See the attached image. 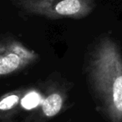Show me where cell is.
I'll return each instance as SVG.
<instances>
[{
    "label": "cell",
    "mask_w": 122,
    "mask_h": 122,
    "mask_svg": "<svg viewBox=\"0 0 122 122\" xmlns=\"http://www.w3.org/2000/svg\"><path fill=\"white\" fill-rule=\"evenodd\" d=\"M19 9L31 15L49 19H83L95 9V0H13Z\"/></svg>",
    "instance_id": "7a4b0ae2"
},
{
    "label": "cell",
    "mask_w": 122,
    "mask_h": 122,
    "mask_svg": "<svg viewBox=\"0 0 122 122\" xmlns=\"http://www.w3.org/2000/svg\"><path fill=\"white\" fill-rule=\"evenodd\" d=\"M85 71L97 111L108 122H122V52L111 36L94 43Z\"/></svg>",
    "instance_id": "6da1fadb"
},
{
    "label": "cell",
    "mask_w": 122,
    "mask_h": 122,
    "mask_svg": "<svg viewBox=\"0 0 122 122\" xmlns=\"http://www.w3.org/2000/svg\"><path fill=\"white\" fill-rule=\"evenodd\" d=\"M39 54L14 38L0 40V78L17 73L33 65Z\"/></svg>",
    "instance_id": "3957f363"
},
{
    "label": "cell",
    "mask_w": 122,
    "mask_h": 122,
    "mask_svg": "<svg viewBox=\"0 0 122 122\" xmlns=\"http://www.w3.org/2000/svg\"><path fill=\"white\" fill-rule=\"evenodd\" d=\"M44 99L41 95L35 90H29L25 91L21 100V105L23 109L25 110H31V109L37 108L39 105H41Z\"/></svg>",
    "instance_id": "8992f818"
},
{
    "label": "cell",
    "mask_w": 122,
    "mask_h": 122,
    "mask_svg": "<svg viewBox=\"0 0 122 122\" xmlns=\"http://www.w3.org/2000/svg\"><path fill=\"white\" fill-rule=\"evenodd\" d=\"M25 94L24 90H15L0 97V122H10L9 120L23 108L21 100Z\"/></svg>",
    "instance_id": "277c9868"
},
{
    "label": "cell",
    "mask_w": 122,
    "mask_h": 122,
    "mask_svg": "<svg viewBox=\"0 0 122 122\" xmlns=\"http://www.w3.org/2000/svg\"><path fill=\"white\" fill-rule=\"evenodd\" d=\"M65 99V94L63 91L51 89L40 105L44 115L49 119L58 115L63 108Z\"/></svg>",
    "instance_id": "5b68a950"
}]
</instances>
